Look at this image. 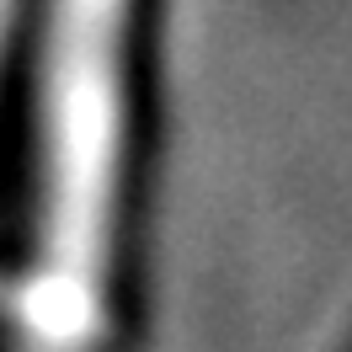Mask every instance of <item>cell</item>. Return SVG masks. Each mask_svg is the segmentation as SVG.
I'll list each match as a JSON object with an SVG mask.
<instances>
[{
    "label": "cell",
    "mask_w": 352,
    "mask_h": 352,
    "mask_svg": "<svg viewBox=\"0 0 352 352\" xmlns=\"http://www.w3.org/2000/svg\"><path fill=\"white\" fill-rule=\"evenodd\" d=\"M32 22L16 320L38 352H102L133 235L155 0H38Z\"/></svg>",
    "instance_id": "obj_1"
},
{
    "label": "cell",
    "mask_w": 352,
    "mask_h": 352,
    "mask_svg": "<svg viewBox=\"0 0 352 352\" xmlns=\"http://www.w3.org/2000/svg\"><path fill=\"white\" fill-rule=\"evenodd\" d=\"M347 352H352V347H347Z\"/></svg>",
    "instance_id": "obj_2"
}]
</instances>
